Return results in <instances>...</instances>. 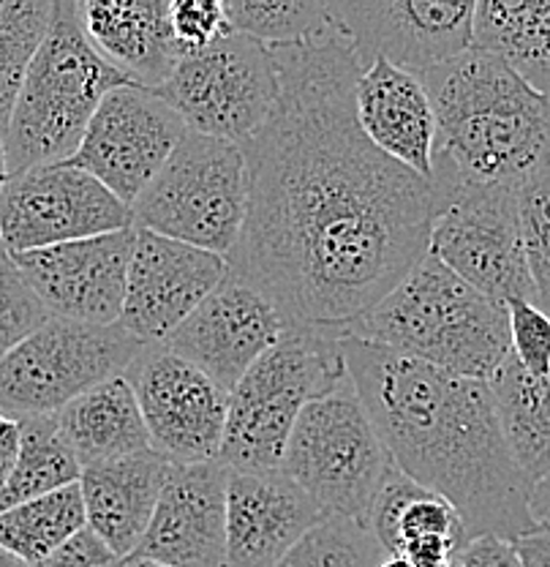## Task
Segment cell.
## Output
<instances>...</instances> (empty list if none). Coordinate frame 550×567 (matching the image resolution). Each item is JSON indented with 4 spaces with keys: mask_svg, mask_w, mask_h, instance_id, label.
<instances>
[{
    "mask_svg": "<svg viewBox=\"0 0 550 567\" xmlns=\"http://www.w3.org/2000/svg\"><path fill=\"white\" fill-rule=\"evenodd\" d=\"M270 52L278 99L240 145L248 213L229 274L289 328L344 339L428 254L434 188L363 134L354 106L363 66L333 22Z\"/></svg>",
    "mask_w": 550,
    "mask_h": 567,
    "instance_id": "cell-1",
    "label": "cell"
},
{
    "mask_svg": "<svg viewBox=\"0 0 550 567\" xmlns=\"http://www.w3.org/2000/svg\"><path fill=\"white\" fill-rule=\"evenodd\" d=\"M341 347L349 380L393 464L455 507L466 546L477 537L516 543L542 529L531 516L535 486L507 447L488 382L354 336H344Z\"/></svg>",
    "mask_w": 550,
    "mask_h": 567,
    "instance_id": "cell-2",
    "label": "cell"
},
{
    "mask_svg": "<svg viewBox=\"0 0 550 567\" xmlns=\"http://www.w3.org/2000/svg\"><path fill=\"white\" fill-rule=\"evenodd\" d=\"M436 110L430 186L488 183L520 188L550 173V96L471 47L423 76Z\"/></svg>",
    "mask_w": 550,
    "mask_h": 567,
    "instance_id": "cell-3",
    "label": "cell"
},
{
    "mask_svg": "<svg viewBox=\"0 0 550 567\" xmlns=\"http://www.w3.org/2000/svg\"><path fill=\"white\" fill-rule=\"evenodd\" d=\"M346 336L490 382L512 354L510 311L425 254Z\"/></svg>",
    "mask_w": 550,
    "mask_h": 567,
    "instance_id": "cell-4",
    "label": "cell"
},
{
    "mask_svg": "<svg viewBox=\"0 0 550 567\" xmlns=\"http://www.w3.org/2000/svg\"><path fill=\"white\" fill-rule=\"evenodd\" d=\"M123 85L134 82L93 50L76 0H55L3 140L9 177L74 156L98 106Z\"/></svg>",
    "mask_w": 550,
    "mask_h": 567,
    "instance_id": "cell-5",
    "label": "cell"
},
{
    "mask_svg": "<svg viewBox=\"0 0 550 567\" xmlns=\"http://www.w3.org/2000/svg\"><path fill=\"white\" fill-rule=\"evenodd\" d=\"M349 377L341 339L305 328H287L238 388L218 458L229 472H276L300 412Z\"/></svg>",
    "mask_w": 550,
    "mask_h": 567,
    "instance_id": "cell-6",
    "label": "cell"
},
{
    "mask_svg": "<svg viewBox=\"0 0 550 567\" xmlns=\"http://www.w3.org/2000/svg\"><path fill=\"white\" fill-rule=\"evenodd\" d=\"M395 470L354 382L346 380L300 412L281 472L328 516L369 524L371 505Z\"/></svg>",
    "mask_w": 550,
    "mask_h": 567,
    "instance_id": "cell-7",
    "label": "cell"
},
{
    "mask_svg": "<svg viewBox=\"0 0 550 567\" xmlns=\"http://www.w3.org/2000/svg\"><path fill=\"white\" fill-rule=\"evenodd\" d=\"M248 213L246 153L238 142L186 132L164 169L132 205L137 229L227 259Z\"/></svg>",
    "mask_w": 550,
    "mask_h": 567,
    "instance_id": "cell-8",
    "label": "cell"
},
{
    "mask_svg": "<svg viewBox=\"0 0 550 567\" xmlns=\"http://www.w3.org/2000/svg\"><path fill=\"white\" fill-rule=\"evenodd\" d=\"M142 347L121 324L52 317L0 360V412L14 421L58 415L87 390L126 374Z\"/></svg>",
    "mask_w": 550,
    "mask_h": 567,
    "instance_id": "cell-9",
    "label": "cell"
},
{
    "mask_svg": "<svg viewBox=\"0 0 550 567\" xmlns=\"http://www.w3.org/2000/svg\"><path fill=\"white\" fill-rule=\"evenodd\" d=\"M434 188L428 254L499 303L531 300L518 221V188L449 183Z\"/></svg>",
    "mask_w": 550,
    "mask_h": 567,
    "instance_id": "cell-10",
    "label": "cell"
},
{
    "mask_svg": "<svg viewBox=\"0 0 550 567\" xmlns=\"http://www.w3.org/2000/svg\"><path fill=\"white\" fill-rule=\"evenodd\" d=\"M153 93L173 106L188 132L242 145L273 110L278 69L270 47L227 33L216 44L183 55Z\"/></svg>",
    "mask_w": 550,
    "mask_h": 567,
    "instance_id": "cell-11",
    "label": "cell"
},
{
    "mask_svg": "<svg viewBox=\"0 0 550 567\" xmlns=\"http://www.w3.org/2000/svg\"><path fill=\"white\" fill-rule=\"evenodd\" d=\"M324 9L363 69L384 58L423 80L475 44L471 0H330Z\"/></svg>",
    "mask_w": 550,
    "mask_h": 567,
    "instance_id": "cell-12",
    "label": "cell"
},
{
    "mask_svg": "<svg viewBox=\"0 0 550 567\" xmlns=\"http://www.w3.org/2000/svg\"><path fill=\"white\" fill-rule=\"evenodd\" d=\"M128 227H134L132 208L96 177L69 164H41L11 175L0 192V238L9 254Z\"/></svg>",
    "mask_w": 550,
    "mask_h": 567,
    "instance_id": "cell-13",
    "label": "cell"
},
{
    "mask_svg": "<svg viewBox=\"0 0 550 567\" xmlns=\"http://www.w3.org/2000/svg\"><path fill=\"white\" fill-rule=\"evenodd\" d=\"M145 417L151 447L175 466L216 461L229 415V393L164 344H145L126 369Z\"/></svg>",
    "mask_w": 550,
    "mask_h": 567,
    "instance_id": "cell-14",
    "label": "cell"
},
{
    "mask_svg": "<svg viewBox=\"0 0 550 567\" xmlns=\"http://www.w3.org/2000/svg\"><path fill=\"white\" fill-rule=\"evenodd\" d=\"M186 132L180 115L156 93L123 85L104 99L76 153L61 164L96 177L132 208Z\"/></svg>",
    "mask_w": 550,
    "mask_h": 567,
    "instance_id": "cell-15",
    "label": "cell"
},
{
    "mask_svg": "<svg viewBox=\"0 0 550 567\" xmlns=\"http://www.w3.org/2000/svg\"><path fill=\"white\" fill-rule=\"evenodd\" d=\"M229 262L205 248L134 227L121 328L142 344H162L210 298Z\"/></svg>",
    "mask_w": 550,
    "mask_h": 567,
    "instance_id": "cell-16",
    "label": "cell"
},
{
    "mask_svg": "<svg viewBox=\"0 0 550 567\" xmlns=\"http://www.w3.org/2000/svg\"><path fill=\"white\" fill-rule=\"evenodd\" d=\"M134 227L71 244L11 254L50 317L117 324L126 303Z\"/></svg>",
    "mask_w": 550,
    "mask_h": 567,
    "instance_id": "cell-17",
    "label": "cell"
},
{
    "mask_svg": "<svg viewBox=\"0 0 550 567\" xmlns=\"http://www.w3.org/2000/svg\"><path fill=\"white\" fill-rule=\"evenodd\" d=\"M287 328V319L262 292L227 274L210 298L162 344L232 393Z\"/></svg>",
    "mask_w": 550,
    "mask_h": 567,
    "instance_id": "cell-18",
    "label": "cell"
},
{
    "mask_svg": "<svg viewBox=\"0 0 550 567\" xmlns=\"http://www.w3.org/2000/svg\"><path fill=\"white\" fill-rule=\"evenodd\" d=\"M227 483L221 461L173 466L132 557L158 567H227Z\"/></svg>",
    "mask_w": 550,
    "mask_h": 567,
    "instance_id": "cell-19",
    "label": "cell"
},
{
    "mask_svg": "<svg viewBox=\"0 0 550 567\" xmlns=\"http://www.w3.org/2000/svg\"><path fill=\"white\" fill-rule=\"evenodd\" d=\"M322 518L316 502L281 470L229 472L227 567H276Z\"/></svg>",
    "mask_w": 550,
    "mask_h": 567,
    "instance_id": "cell-20",
    "label": "cell"
},
{
    "mask_svg": "<svg viewBox=\"0 0 550 567\" xmlns=\"http://www.w3.org/2000/svg\"><path fill=\"white\" fill-rule=\"evenodd\" d=\"M363 134L382 153L425 181L434 175L436 110L428 87L409 71L376 58L354 87Z\"/></svg>",
    "mask_w": 550,
    "mask_h": 567,
    "instance_id": "cell-21",
    "label": "cell"
},
{
    "mask_svg": "<svg viewBox=\"0 0 550 567\" xmlns=\"http://www.w3.org/2000/svg\"><path fill=\"white\" fill-rule=\"evenodd\" d=\"M173 461L162 453L145 451L82 470L80 488L85 499L87 529L112 554L128 559L137 551L164 486L173 475Z\"/></svg>",
    "mask_w": 550,
    "mask_h": 567,
    "instance_id": "cell-22",
    "label": "cell"
},
{
    "mask_svg": "<svg viewBox=\"0 0 550 567\" xmlns=\"http://www.w3.org/2000/svg\"><path fill=\"white\" fill-rule=\"evenodd\" d=\"M173 0H139V3H104L82 0V28L93 50L134 85L156 91L180 61L169 25Z\"/></svg>",
    "mask_w": 550,
    "mask_h": 567,
    "instance_id": "cell-23",
    "label": "cell"
},
{
    "mask_svg": "<svg viewBox=\"0 0 550 567\" xmlns=\"http://www.w3.org/2000/svg\"><path fill=\"white\" fill-rule=\"evenodd\" d=\"M55 417L82 470L153 451L139 401L126 377H115L87 390Z\"/></svg>",
    "mask_w": 550,
    "mask_h": 567,
    "instance_id": "cell-24",
    "label": "cell"
},
{
    "mask_svg": "<svg viewBox=\"0 0 550 567\" xmlns=\"http://www.w3.org/2000/svg\"><path fill=\"white\" fill-rule=\"evenodd\" d=\"M471 47L501 58L526 85L550 96V0H480Z\"/></svg>",
    "mask_w": 550,
    "mask_h": 567,
    "instance_id": "cell-25",
    "label": "cell"
},
{
    "mask_svg": "<svg viewBox=\"0 0 550 567\" xmlns=\"http://www.w3.org/2000/svg\"><path fill=\"white\" fill-rule=\"evenodd\" d=\"M488 385L507 447L526 481L537 486L550 472V382L510 354Z\"/></svg>",
    "mask_w": 550,
    "mask_h": 567,
    "instance_id": "cell-26",
    "label": "cell"
},
{
    "mask_svg": "<svg viewBox=\"0 0 550 567\" xmlns=\"http://www.w3.org/2000/svg\"><path fill=\"white\" fill-rule=\"evenodd\" d=\"M82 477V466L66 445L55 415L22 417L20 456L9 481L0 488V516L11 507L39 499L61 488L74 486Z\"/></svg>",
    "mask_w": 550,
    "mask_h": 567,
    "instance_id": "cell-27",
    "label": "cell"
},
{
    "mask_svg": "<svg viewBox=\"0 0 550 567\" xmlns=\"http://www.w3.org/2000/svg\"><path fill=\"white\" fill-rule=\"evenodd\" d=\"M87 529L80 483L11 507L0 516V548L22 565H35Z\"/></svg>",
    "mask_w": 550,
    "mask_h": 567,
    "instance_id": "cell-28",
    "label": "cell"
},
{
    "mask_svg": "<svg viewBox=\"0 0 550 567\" xmlns=\"http://www.w3.org/2000/svg\"><path fill=\"white\" fill-rule=\"evenodd\" d=\"M55 0H0V140L9 132L28 66L50 31Z\"/></svg>",
    "mask_w": 550,
    "mask_h": 567,
    "instance_id": "cell-29",
    "label": "cell"
},
{
    "mask_svg": "<svg viewBox=\"0 0 550 567\" xmlns=\"http://www.w3.org/2000/svg\"><path fill=\"white\" fill-rule=\"evenodd\" d=\"M229 31L248 35L264 47H292L330 28L319 0H227Z\"/></svg>",
    "mask_w": 550,
    "mask_h": 567,
    "instance_id": "cell-30",
    "label": "cell"
},
{
    "mask_svg": "<svg viewBox=\"0 0 550 567\" xmlns=\"http://www.w3.org/2000/svg\"><path fill=\"white\" fill-rule=\"evenodd\" d=\"M387 557L369 524L328 516L276 567H378Z\"/></svg>",
    "mask_w": 550,
    "mask_h": 567,
    "instance_id": "cell-31",
    "label": "cell"
},
{
    "mask_svg": "<svg viewBox=\"0 0 550 567\" xmlns=\"http://www.w3.org/2000/svg\"><path fill=\"white\" fill-rule=\"evenodd\" d=\"M518 221L535 306L550 317V173L518 188Z\"/></svg>",
    "mask_w": 550,
    "mask_h": 567,
    "instance_id": "cell-32",
    "label": "cell"
},
{
    "mask_svg": "<svg viewBox=\"0 0 550 567\" xmlns=\"http://www.w3.org/2000/svg\"><path fill=\"white\" fill-rule=\"evenodd\" d=\"M50 319V311L17 268L11 254H0V360Z\"/></svg>",
    "mask_w": 550,
    "mask_h": 567,
    "instance_id": "cell-33",
    "label": "cell"
},
{
    "mask_svg": "<svg viewBox=\"0 0 550 567\" xmlns=\"http://www.w3.org/2000/svg\"><path fill=\"white\" fill-rule=\"evenodd\" d=\"M169 25H173L175 44L183 55L205 50L216 44L229 31L224 3L218 0H173L169 3Z\"/></svg>",
    "mask_w": 550,
    "mask_h": 567,
    "instance_id": "cell-34",
    "label": "cell"
},
{
    "mask_svg": "<svg viewBox=\"0 0 550 567\" xmlns=\"http://www.w3.org/2000/svg\"><path fill=\"white\" fill-rule=\"evenodd\" d=\"M510 311L512 354L526 371L550 380V317L531 300H512Z\"/></svg>",
    "mask_w": 550,
    "mask_h": 567,
    "instance_id": "cell-35",
    "label": "cell"
},
{
    "mask_svg": "<svg viewBox=\"0 0 550 567\" xmlns=\"http://www.w3.org/2000/svg\"><path fill=\"white\" fill-rule=\"evenodd\" d=\"M428 535L453 537V540H458L460 551L466 548L464 524H460V516L455 513V507L442 499V496L425 492L423 496H417V499L406 507L404 516H401L398 532H395L398 554L409 540H417V537H428ZM398 554H395V557H398Z\"/></svg>",
    "mask_w": 550,
    "mask_h": 567,
    "instance_id": "cell-36",
    "label": "cell"
},
{
    "mask_svg": "<svg viewBox=\"0 0 550 567\" xmlns=\"http://www.w3.org/2000/svg\"><path fill=\"white\" fill-rule=\"evenodd\" d=\"M423 494H425V488L417 486L412 477H406L398 466L390 472V477L384 481L382 492L376 494L374 505H371V513H369V527H371V532H374L376 540L382 543L384 551H387L390 557H395V554H398V540H395V532H398L401 516H404L406 507H409L412 502Z\"/></svg>",
    "mask_w": 550,
    "mask_h": 567,
    "instance_id": "cell-37",
    "label": "cell"
},
{
    "mask_svg": "<svg viewBox=\"0 0 550 567\" xmlns=\"http://www.w3.org/2000/svg\"><path fill=\"white\" fill-rule=\"evenodd\" d=\"M123 559L112 554L110 548L93 535L91 529H82L80 535L71 537L63 548L50 554L41 563L28 567H121Z\"/></svg>",
    "mask_w": 550,
    "mask_h": 567,
    "instance_id": "cell-38",
    "label": "cell"
},
{
    "mask_svg": "<svg viewBox=\"0 0 550 567\" xmlns=\"http://www.w3.org/2000/svg\"><path fill=\"white\" fill-rule=\"evenodd\" d=\"M398 557L409 559L414 567H458L460 546L453 537L428 535L406 543Z\"/></svg>",
    "mask_w": 550,
    "mask_h": 567,
    "instance_id": "cell-39",
    "label": "cell"
},
{
    "mask_svg": "<svg viewBox=\"0 0 550 567\" xmlns=\"http://www.w3.org/2000/svg\"><path fill=\"white\" fill-rule=\"evenodd\" d=\"M460 567H523L516 551V543L501 537H477L460 551Z\"/></svg>",
    "mask_w": 550,
    "mask_h": 567,
    "instance_id": "cell-40",
    "label": "cell"
},
{
    "mask_svg": "<svg viewBox=\"0 0 550 567\" xmlns=\"http://www.w3.org/2000/svg\"><path fill=\"white\" fill-rule=\"evenodd\" d=\"M20 456V421L0 412V488L9 481Z\"/></svg>",
    "mask_w": 550,
    "mask_h": 567,
    "instance_id": "cell-41",
    "label": "cell"
},
{
    "mask_svg": "<svg viewBox=\"0 0 550 567\" xmlns=\"http://www.w3.org/2000/svg\"><path fill=\"white\" fill-rule=\"evenodd\" d=\"M516 551L523 567H550V529L542 527L516 540Z\"/></svg>",
    "mask_w": 550,
    "mask_h": 567,
    "instance_id": "cell-42",
    "label": "cell"
},
{
    "mask_svg": "<svg viewBox=\"0 0 550 567\" xmlns=\"http://www.w3.org/2000/svg\"><path fill=\"white\" fill-rule=\"evenodd\" d=\"M531 516L537 518V524H546L550 522V472L531 488Z\"/></svg>",
    "mask_w": 550,
    "mask_h": 567,
    "instance_id": "cell-43",
    "label": "cell"
},
{
    "mask_svg": "<svg viewBox=\"0 0 550 567\" xmlns=\"http://www.w3.org/2000/svg\"><path fill=\"white\" fill-rule=\"evenodd\" d=\"M6 181H9V162H6V145L0 140V192H3Z\"/></svg>",
    "mask_w": 550,
    "mask_h": 567,
    "instance_id": "cell-44",
    "label": "cell"
},
{
    "mask_svg": "<svg viewBox=\"0 0 550 567\" xmlns=\"http://www.w3.org/2000/svg\"><path fill=\"white\" fill-rule=\"evenodd\" d=\"M0 567H28V565H22L20 559L11 557L9 551H3V548H0Z\"/></svg>",
    "mask_w": 550,
    "mask_h": 567,
    "instance_id": "cell-45",
    "label": "cell"
},
{
    "mask_svg": "<svg viewBox=\"0 0 550 567\" xmlns=\"http://www.w3.org/2000/svg\"><path fill=\"white\" fill-rule=\"evenodd\" d=\"M121 567H158V565H153L151 559H142V557H128V559H123V565Z\"/></svg>",
    "mask_w": 550,
    "mask_h": 567,
    "instance_id": "cell-46",
    "label": "cell"
},
{
    "mask_svg": "<svg viewBox=\"0 0 550 567\" xmlns=\"http://www.w3.org/2000/svg\"><path fill=\"white\" fill-rule=\"evenodd\" d=\"M378 567H414V565L409 563V559H404V557H387Z\"/></svg>",
    "mask_w": 550,
    "mask_h": 567,
    "instance_id": "cell-47",
    "label": "cell"
},
{
    "mask_svg": "<svg viewBox=\"0 0 550 567\" xmlns=\"http://www.w3.org/2000/svg\"><path fill=\"white\" fill-rule=\"evenodd\" d=\"M6 251V248H3V238H0V254H3Z\"/></svg>",
    "mask_w": 550,
    "mask_h": 567,
    "instance_id": "cell-48",
    "label": "cell"
},
{
    "mask_svg": "<svg viewBox=\"0 0 550 567\" xmlns=\"http://www.w3.org/2000/svg\"><path fill=\"white\" fill-rule=\"evenodd\" d=\"M546 527H548V529H550V522H548V524H546Z\"/></svg>",
    "mask_w": 550,
    "mask_h": 567,
    "instance_id": "cell-49",
    "label": "cell"
},
{
    "mask_svg": "<svg viewBox=\"0 0 550 567\" xmlns=\"http://www.w3.org/2000/svg\"><path fill=\"white\" fill-rule=\"evenodd\" d=\"M548 382H550V380H548Z\"/></svg>",
    "mask_w": 550,
    "mask_h": 567,
    "instance_id": "cell-50",
    "label": "cell"
},
{
    "mask_svg": "<svg viewBox=\"0 0 550 567\" xmlns=\"http://www.w3.org/2000/svg\"><path fill=\"white\" fill-rule=\"evenodd\" d=\"M458 567H460V565H458Z\"/></svg>",
    "mask_w": 550,
    "mask_h": 567,
    "instance_id": "cell-51",
    "label": "cell"
}]
</instances>
